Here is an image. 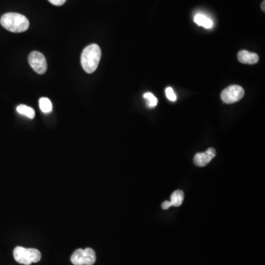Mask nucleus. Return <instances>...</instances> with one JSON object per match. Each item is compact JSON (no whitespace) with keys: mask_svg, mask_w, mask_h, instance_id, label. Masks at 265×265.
<instances>
[{"mask_svg":"<svg viewBox=\"0 0 265 265\" xmlns=\"http://www.w3.org/2000/svg\"><path fill=\"white\" fill-rule=\"evenodd\" d=\"M0 23L4 29L13 33H22L29 28L28 18L17 13H7L3 15Z\"/></svg>","mask_w":265,"mask_h":265,"instance_id":"nucleus-1","label":"nucleus"},{"mask_svg":"<svg viewBox=\"0 0 265 265\" xmlns=\"http://www.w3.org/2000/svg\"><path fill=\"white\" fill-rule=\"evenodd\" d=\"M101 52L100 48L96 44L87 46L83 51L81 55V65L87 73H93L97 69L100 61Z\"/></svg>","mask_w":265,"mask_h":265,"instance_id":"nucleus-2","label":"nucleus"},{"mask_svg":"<svg viewBox=\"0 0 265 265\" xmlns=\"http://www.w3.org/2000/svg\"><path fill=\"white\" fill-rule=\"evenodd\" d=\"M13 257L19 264L31 265L37 263L42 259V254L39 250L35 248H25L18 246L13 251Z\"/></svg>","mask_w":265,"mask_h":265,"instance_id":"nucleus-3","label":"nucleus"},{"mask_svg":"<svg viewBox=\"0 0 265 265\" xmlns=\"http://www.w3.org/2000/svg\"><path fill=\"white\" fill-rule=\"evenodd\" d=\"M96 254L90 248L76 250L71 257V263L74 265H93L96 262Z\"/></svg>","mask_w":265,"mask_h":265,"instance_id":"nucleus-4","label":"nucleus"},{"mask_svg":"<svg viewBox=\"0 0 265 265\" xmlns=\"http://www.w3.org/2000/svg\"><path fill=\"white\" fill-rule=\"evenodd\" d=\"M245 95V90L237 85H232L225 88L221 93V99L227 104L234 103Z\"/></svg>","mask_w":265,"mask_h":265,"instance_id":"nucleus-5","label":"nucleus"},{"mask_svg":"<svg viewBox=\"0 0 265 265\" xmlns=\"http://www.w3.org/2000/svg\"><path fill=\"white\" fill-rule=\"evenodd\" d=\"M28 61L33 70L39 75H43L46 72L47 63L44 55L41 52L33 51L28 57Z\"/></svg>","mask_w":265,"mask_h":265,"instance_id":"nucleus-6","label":"nucleus"},{"mask_svg":"<svg viewBox=\"0 0 265 265\" xmlns=\"http://www.w3.org/2000/svg\"><path fill=\"white\" fill-rule=\"evenodd\" d=\"M216 156V150L210 147L204 153H198L194 157V163L198 167H205Z\"/></svg>","mask_w":265,"mask_h":265,"instance_id":"nucleus-7","label":"nucleus"},{"mask_svg":"<svg viewBox=\"0 0 265 265\" xmlns=\"http://www.w3.org/2000/svg\"><path fill=\"white\" fill-rule=\"evenodd\" d=\"M238 61L242 64H255L258 63L260 58L257 53L248 52L247 50H241L238 52Z\"/></svg>","mask_w":265,"mask_h":265,"instance_id":"nucleus-8","label":"nucleus"},{"mask_svg":"<svg viewBox=\"0 0 265 265\" xmlns=\"http://www.w3.org/2000/svg\"><path fill=\"white\" fill-rule=\"evenodd\" d=\"M195 23L199 26L203 27V28H206V29H210L213 26V22L212 19L208 18L207 16L205 15L199 13L195 16L194 19Z\"/></svg>","mask_w":265,"mask_h":265,"instance_id":"nucleus-9","label":"nucleus"},{"mask_svg":"<svg viewBox=\"0 0 265 265\" xmlns=\"http://www.w3.org/2000/svg\"><path fill=\"white\" fill-rule=\"evenodd\" d=\"M183 199H184V193H183V191H175L172 194L171 198H170V203H171L172 206L178 207V206H181Z\"/></svg>","mask_w":265,"mask_h":265,"instance_id":"nucleus-10","label":"nucleus"},{"mask_svg":"<svg viewBox=\"0 0 265 265\" xmlns=\"http://www.w3.org/2000/svg\"><path fill=\"white\" fill-rule=\"evenodd\" d=\"M18 113L19 114H22V115L26 116L28 118L33 119L35 117V113L34 109L31 108V107L27 106L25 105H20L16 108Z\"/></svg>","mask_w":265,"mask_h":265,"instance_id":"nucleus-11","label":"nucleus"},{"mask_svg":"<svg viewBox=\"0 0 265 265\" xmlns=\"http://www.w3.org/2000/svg\"><path fill=\"white\" fill-rule=\"evenodd\" d=\"M39 107H40L42 112L45 113V114L50 113L52 110V102L46 97H42L39 99Z\"/></svg>","mask_w":265,"mask_h":265,"instance_id":"nucleus-12","label":"nucleus"},{"mask_svg":"<svg viewBox=\"0 0 265 265\" xmlns=\"http://www.w3.org/2000/svg\"><path fill=\"white\" fill-rule=\"evenodd\" d=\"M144 98L146 99L147 106L155 108L157 105L158 99L152 93L147 92L144 94Z\"/></svg>","mask_w":265,"mask_h":265,"instance_id":"nucleus-13","label":"nucleus"},{"mask_svg":"<svg viewBox=\"0 0 265 265\" xmlns=\"http://www.w3.org/2000/svg\"><path fill=\"white\" fill-rule=\"evenodd\" d=\"M166 96H167V98L170 99V101H176V95L173 91V88L171 87H167L166 88Z\"/></svg>","mask_w":265,"mask_h":265,"instance_id":"nucleus-14","label":"nucleus"},{"mask_svg":"<svg viewBox=\"0 0 265 265\" xmlns=\"http://www.w3.org/2000/svg\"><path fill=\"white\" fill-rule=\"evenodd\" d=\"M51 4L55 6H61L66 2V0H48Z\"/></svg>","mask_w":265,"mask_h":265,"instance_id":"nucleus-15","label":"nucleus"},{"mask_svg":"<svg viewBox=\"0 0 265 265\" xmlns=\"http://www.w3.org/2000/svg\"><path fill=\"white\" fill-rule=\"evenodd\" d=\"M172 204L171 203H170V201H168V200H166V201L164 202L162 204V208L163 209H168L169 208L171 207Z\"/></svg>","mask_w":265,"mask_h":265,"instance_id":"nucleus-16","label":"nucleus"},{"mask_svg":"<svg viewBox=\"0 0 265 265\" xmlns=\"http://www.w3.org/2000/svg\"><path fill=\"white\" fill-rule=\"evenodd\" d=\"M265 1H263V4H262V9H263V11H265Z\"/></svg>","mask_w":265,"mask_h":265,"instance_id":"nucleus-17","label":"nucleus"}]
</instances>
